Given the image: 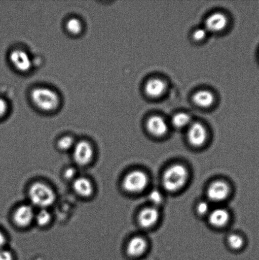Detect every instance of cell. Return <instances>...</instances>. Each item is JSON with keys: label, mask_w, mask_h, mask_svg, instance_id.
Instances as JSON below:
<instances>
[{"label": "cell", "mask_w": 259, "mask_h": 260, "mask_svg": "<svg viewBox=\"0 0 259 260\" xmlns=\"http://www.w3.org/2000/svg\"><path fill=\"white\" fill-rule=\"evenodd\" d=\"M30 99L33 105L44 113L57 111L61 103L59 94L53 89L44 86L33 88L30 91Z\"/></svg>", "instance_id": "6da1fadb"}, {"label": "cell", "mask_w": 259, "mask_h": 260, "mask_svg": "<svg viewBox=\"0 0 259 260\" xmlns=\"http://www.w3.org/2000/svg\"><path fill=\"white\" fill-rule=\"evenodd\" d=\"M189 178L187 168L181 164H175L165 171L162 185L169 192H176L186 185Z\"/></svg>", "instance_id": "7a4b0ae2"}, {"label": "cell", "mask_w": 259, "mask_h": 260, "mask_svg": "<svg viewBox=\"0 0 259 260\" xmlns=\"http://www.w3.org/2000/svg\"><path fill=\"white\" fill-rule=\"evenodd\" d=\"M29 198L33 207L48 209L54 205L57 196L49 185L43 182H35L29 188Z\"/></svg>", "instance_id": "3957f363"}, {"label": "cell", "mask_w": 259, "mask_h": 260, "mask_svg": "<svg viewBox=\"0 0 259 260\" xmlns=\"http://www.w3.org/2000/svg\"><path fill=\"white\" fill-rule=\"evenodd\" d=\"M149 183V178L145 173L134 170L124 177L123 187L127 192L139 193L146 189Z\"/></svg>", "instance_id": "277c9868"}, {"label": "cell", "mask_w": 259, "mask_h": 260, "mask_svg": "<svg viewBox=\"0 0 259 260\" xmlns=\"http://www.w3.org/2000/svg\"><path fill=\"white\" fill-rule=\"evenodd\" d=\"M73 159L75 162L81 167L90 164L94 155V149L92 145L87 140H80L76 142L72 149Z\"/></svg>", "instance_id": "5b68a950"}, {"label": "cell", "mask_w": 259, "mask_h": 260, "mask_svg": "<svg viewBox=\"0 0 259 260\" xmlns=\"http://www.w3.org/2000/svg\"><path fill=\"white\" fill-rule=\"evenodd\" d=\"M9 60L15 70L22 73L29 72L34 66L29 53L20 48H16L10 52Z\"/></svg>", "instance_id": "8992f818"}, {"label": "cell", "mask_w": 259, "mask_h": 260, "mask_svg": "<svg viewBox=\"0 0 259 260\" xmlns=\"http://www.w3.org/2000/svg\"><path fill=\"white\" fill-rule=\"evenodd\" d=\"M230 190L229 185L225 181H214L208 188L207 196L213 202H223L229 197Z\"/></svg>", "instance_id": "52a82bcc"}, {"label": "cell", "mask_w": 259, "mask_h": 260, "mask_svg": "<svg viewBox=\"0 0 259 260\" xmlns=\"http://www.w3.org/2000/svg\"><path fill=\"white\" fill-rule=\"evenodd\" d=\"M188 140L192 146L202 147L207 139V132L202 124L195 122L189 127L187 133Z\"/></svg>", "instance_id": "ba28073f"}, {"label": "cell", "mask_w": 259, "mask_h": 260, "mask_svg": "<svg viewBox=\"0 0 259 260\" xmlns=\"http://www.w3.org/2000/svg\"><path fill=\"white\" fill-rule=\"evenodd\" d=\"M35 211L31 205H22L19 206L14 213V221L20 228H26L34 221Z\"/></svg>", "instance_id": "9c48e42d"}, {"label": "cell", "mask_w": 259, "mask_h": 260, "mask_svg": "<svg viewBox=\"0 0 259 260\" xmlns=\"http://www.w3.org/2000/svg\"><path fill=\"white\" fill-rule=\"evenodd\" d=\"M228 18L220 12H215L207 18L205 22V29L207 32H218L227 27Z\"/></svg>", "instance_id": "30bf717a"}, {"label": "cell", "mask_w": 259, "mask_h": 260, "mask_svg": "<svg viewBox=\"0 0 259 260\" xmlns=\"http://www.w3.org/2000/svg\"><path fill=\"white\" fill-rule=\"evenodd\" d=\"M146 128L150 134L156 137H164L169 127L164 118L159 116L151 117L146 122Z\"/></svg>", "instance_id": "8fae6325"}, {"label": "cell", "mask_w": 259, "mask_h": 260, "mask_svg": "<svg viewBox=\"0 0 259 260\" xmlns=\"http://www.w3.org/2000/svg\"><path fill=\"white\" fill-rule=\"evenodd\" d=\"M159 219V212L156 207L144 208L138 215L139 225L142 228L149 229L156 225Z\"/></svg>", "instance_id": "7c38bea8"}, {"label": "cell", "mask_w": 259, "mask_h": 260, "mask_svg": "<svg viewBox=\"0 0 259 260\" xmlns=\"http://www.w3.org/2000/svg\"><path fill=\"white\" fill-rule=\"evenodd\" d=\"M73 191L81 197L90 198L93 194L94 187L92 182L85 177H78L72 182Z\"/></svg>", "instance_id": "4fadbf2b"}, {"label": "cell", "mask_w": 259, "mask_h": 260, "mask_svg": "<svg viewBox=\"0 0 259 260\" xmlns=\"http://www.w3.org/2000/svg\"><path fill=\"white\" fill-rule=\"evenodd\" d=\"M166 87V84L163 80L154 78L147 81L144 86V91L150 98H158L163 95Z\"/></svg>", "instance_id": "5bb4252c"}, {"label": "cell", "mask_w": 259, "mask_h": 260, "mask_svg": "<svg viewBox=\"0 0 259 260\" xmlns=\"http://www.w3.org/2000/svg\"><path fill=\"white\" fill-rule=\"evenodd\" d=\"M148 244L141 237H134L129 241L127 246V253L132 257H139L145 253Z\"/></svg>", "instance_id": "9a60e30c"}, {"label": "cell", "mask_w": 259, "mask_h": 260, "mask_svg": "<svg viewBox=\"0 0 259 260\" xmlns=\"http://www.w3.org/2000/svg\"><path fill=\"white\" fill-rule=\"evenodd\" d=\"M210 225L216 228H222L227 225L230 221V213L224 208L215 209L209 214Z\"/></svg>", "instance_id": "2e32d148"}, {"label": "cell", "mask_w": 259, "mask_h": 260, "mask_svg": "<svg viewBox=\"0 0 259 260\" xmlns=\"http://www.w3.org/2000/svg\"><path fill=\"white\" fill-rule=\"evenodd\" d=\"M193 101L197 106L207 108L214 104V96L210 91L200 90L194 94Z\"/></svg>", "instance_id": "e0dca14e"}, {"label": "cell", "mask_w": 259, "mask_h": 260, "mask_svg": "<svg viewBox=\"0 0 259 260\" xmlns=\"http://www.w3.org/2000/svg\"><path fill=\"white\" fill-rule=\"evenodd\" d=\"M83 27V22L78 17H70L65 22L66 30L72 36H78L81 34Z\"/></svg>", "instance_id": "ac0fdd59"}, {"label": "cell", "mask_w": 259, "mask_h": 260, "mask_svg": "<svg viewBox=\"0 0 259 260\" xmlns=\"http://www.w3.org/2000/svg\"><path fill=\"white\" fill-rule=\"evenodd\" d=\"M52 219V214L48 209H40L35 214L34 221L41 228L49 225Z\"/></svg>", "instance_id": "d6986e66"}, {"label": "cell", "mask_w": 259, "mask_h": 260, "mask_svg": "<svg viewBox=\"0 0 259 260\" xmlns=\"http://www.w3.org/2000/svg\"><path fill=\"white\" fill-rule=\"evenodd\" d=\"M192 118L189 114L179 113L172 117V123L177 128L189 126L192 124Z\"/></svg>", "instance_id": "ffe728a7"}, {"label": "cell", "mask_w": 259, "mask_h": 260, "mask_svg": "<svg viewBox=\"0 0 259 260\" xmlns=\"http://www.w3.org/2000/svg\"><path fill=\"white\" fill-rule=\"evenodd\" d=\"M75 144V139L70 135H65V136L60 138L57 143V147L62 151L72 150Z\"/></svg>", "instance_id": "44dd1931"}, {"label": "cell", "mask_w": 259, "mask_h": 260, "mask_svg": "<svg viewBox=\"0 0 259 260\" xmlns=\"http://www.w3.org/2000/svg\"><path fill=\"white\" fill-rule=\"evenodd\" d=\"M228 243L230 248L235 250L242 249L245 244L244 239L242 237L236 234H232L228 237Z\"/></svg>", "instance_id": "7402d4cb"}, {"label": "cell", "mask_w": 259, "mask_h": 260, "mask_svg": "<svg viewBox=\"0 0 259 260\" xmlns=\"http://www.w3.org/2000/svg\"><path fill=\"white\" fill-rule=\"evenodd\" d=\"M149 200L155 205H159L163 201V196L159 190H152L149 194Z\"/></svg>", "instance_id": "603a6c76"}, {"label": "cell", "mask_w": 259, "mask_h": 260, "mask_svg": "<svg viewBox=\"0 0 259 260\" xmlns=\"http://www.w3.org/2000/svg\"><path fill=\"white\" fill-rule=\"evenodd\" d=\"M63 177L67 180H73L77 178V170L76 168L73 167H68L65 169L64 173H63Z\"/></svg>", "instance_id": "cb8c5ba5"}, {"label": "cell", "mask_w": 259, "mask_h": 260, "mask_svg": "<svg viewBox=\"0 0 259 260\" xmlns=\"http://www.w3.org/2000/svg\"><path fill=\"white\" fill-rule=\"evenodd\" d=\"M210 209L209 204L205 201H202L197 205V212L200 215H205L209 213Z\"/></svg>", "instance_id": "d4e9b609"}, {"label": "cell", "mask_w": 259, "mask_h": 260, "mask_svg": "<svg viewBox=\"0 0 259 260\" xmlns=\"http://www.w3.org/2000/svg\"><path fill=\"white\" fill-rule=\"evenodd\" d=\"M207 32V30L205 28H199L195 30L193 34V37L195 40L202 41L206 37Z\"/></svg>", "instance_id": "484cf974"}, {"label": "cell", "mask_w": 259, "mask_h": 260, "mask_svg": "<svg viewBox=\"0 0 259 260\" xmlns=\"http://www.w3.org/2000/svg\"><path fill=\"white\" fill-rule=\"evenodd\" d=\"M8 109H9V106H8L7 102L4 99L0 98V118L5 116Z\"/></svg>", "instance_id": "4316f807"}, {"label": "cell", "mask_w": 259, "mask_h": 260, "mask_svg": "<svg viewBox=\"0 0 259 260\" xmlns=\"http://www.w3.org/2000/svg\"><path fill=\"white\" fill-rule=\"evenodd\" d=\"M0 260H14L13 254L7 249H0Z\"/></svg>", "instance_id": "83f0119b"}, {"label": "cell", "mask_w": 259, "mask_h": 260, "mask_svg": "<svg viewBox=\"0 0 259 260\" xmlns=\"http://www.w3.org/2000/svg\"><path fill=\"white\" fill-rule=\"evenodd\" d=\"M7 243L6 237L4 235V234L0 231V249L4 248L5 244Z\"/></svg>", "instance_id": "f1b7e54d"}]
</instances>
